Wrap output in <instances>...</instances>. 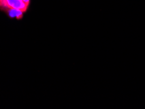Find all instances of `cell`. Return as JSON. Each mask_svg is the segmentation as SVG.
<instances>
[{
    "label": "cell",
    "instance_id": "obj_1",
    "mask_svg": "<svg viewBox=\"0 0 145 109\" xmlns=\"http://www.w3.org/2000/svg\"><path fill=\"white\" fill-rule=\"evenodd\" d=\"M0 6L4 8H16L25 12L28 5L25 4L23 0H0Z\"/></svg>",
    "mask_w": 145,
    "mask_h": 109
},
{
    "label": "cell",
    "instance_id": "obj_2",
    "mask_svg": "<svg viewBox=\"0 0 145 109\" xmlns=\"http://www.w3.org/2000/svg\"><path fill=\"white\" fill-rule=\"evenodd\" d=\"M7 9V12L8 15L9 16L10 18H15L18 20H20L22 18L23 13L24 12H22V10L16 9V8H6Z\"/></svg>",
    "mask_w": 145,
    "mask_h": 109
},
{
    "label": "cell",
    "instance_id": "obj_3",
    "mask_svg": "<svg viewBox=\"0 0 145 109\" xmlns=\"http://www.w3.org/2000/svg\"><path fill=\"white\" fill-rule=\"evenodd\" d=\"M23 1H24V2L25 4H26V5L29 6V3H30V0H23Z\"/></svg>",
    "mask_w": 145,
    "mask_h": 109
}]
</instances>
